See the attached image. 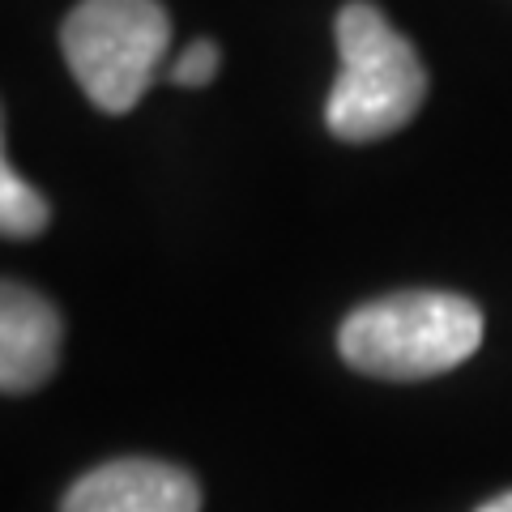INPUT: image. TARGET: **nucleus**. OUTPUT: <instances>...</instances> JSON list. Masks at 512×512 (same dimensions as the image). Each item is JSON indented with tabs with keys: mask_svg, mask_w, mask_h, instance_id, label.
<instances>
[{
	"mask_svg": "<svg viewBox=\"0 0 512 512\" xmlns=\"http://www.w3.org/2000/svg\"><path fill=\"white\" fill-rule=\"evenodd\" d=\"M333 35H338L342 69L325 103L329 133L350 146L393 137L427 99V69L414 43L372 0L342 5Z\"/></svg>",
	"mask_w": 512,
	"mask_h": 512,
	"instance_id": "obj_1",
	"label": "nucleus"
},
{
	"mask_svg": "<svg viewBox=\"0 0 512 512\" xmlns=\"http://www.w3.org/2000/svg\"><path fill=\"white\" fill-rule=\"evenodd\" d=\"M483 342V312L466 295L397 291L355 308L338 329L342 359L376 380H427L453 372Z\"/></svg>",
	"mask_w": 512,
	"mask_h": 512,
	"instance_id": "obj_2",
	"label": "nucleus"
},
{
	"mask_svg": "<svg viewBox=\"0 0 512 512\" xmlns=\"http://www.w3.org/2000/svg\"><path fill=\"white\" fill-rule=\"evenodd\" d=\"M171 43V18L158 0H82L60 26V52L86 99L124 116L150 90Z\"/></svg>",
	"mask_w": 512,
	"mask_h": 512,
	"instance_id": "obj_3",
	"label": "nucleus"
},
{
	"mask_svg": "<svg viewBox=\"0 0 512 512\" xmlns=\"http://www.w3.org/2000/svg\"><path fill=\"white\" fill-rule=\"evenodd\" d=\"M60 512H201V487L171 461L120 457L77 478Z\"/></svg>",
	"mask_w": 512,
	"mask_h": 512,
	"instance_id": "obj_4",
	"label": "nucleus"
},
{
	"mask_svg": "<svg viewBox=\"0 0 512 512\" xmlns=\"http://www.w3.org/2000/svg\"><path fill=\"white\" fill-rule=\"evenodd\" d=\"M56 359L60 312L39 291L0 278V393H35Z\"/></svg>",
	"mask_w": 512,
	"mask_h": 512,
	"instance_id": "obj_5",
	"label": "nucleus"
},
{
	"mask_svg": "<svg viewBox=\"0 0 512 512\" xmlns=\"http://www.w3.org/2000/svg\"><path fill=\"white\" fill-rule=\"evenodd\" d=\"M47 218H52V210H47L43 192L30 188L22 175L9 167V158H5V124H0V235L30 239V235H39L47 227Z\"/></svg>",
	"mask_w": 512,
	"mask_h": 512,
	"instance_id": "obj_6",
	"label": "nucleus"
},
{
	"mask_svg": "<svg viewBox=\"0 0 512 512\" xmlns=\"http://www.w3.org/2000/svg\"><path fill=\"white\" fill-rule=\"evenodd\" d=\"M218 64H222L218 43L214 39H197V43H188V52L180 60H175L171 82L175 86H210L214 73H218Z\"/></svg>",
	"mask_w": 512,
	"mask_h": 512,
	"instance_id": "obj_7",
	"label": "nucleus"
},
{
	"mask_svg": "<svg viewBox=\"0 0 512 512\" xmlns=\"http://www.w3.org/2000/svg\"><path fill=\"white\" fill-rule=\"evenodd\" d=\"M478 512H512V491H504V495H495V500H487Z\"/></svg>",
	"mask_w": 512,
	"mask_h": 512,
	"instance_id": "obj_8",
	"label": "nucleus"
}]
</instances>
